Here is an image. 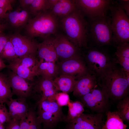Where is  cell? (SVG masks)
Instances as JSON below:
<instances>
[{
    "mask_svg": "<svg viewBox=\"0 0 129 129\" xmlns=\"http://www.w3.org/2000/svg\"><path fill=\"white\" fill-rule=\"evenodd\" d=\"M37 53L40 60L55 63L58 58L53 44V38L50 37L44 39L37 45Z\"/></svg>",
    "mask_w": 129,
    "mask_h": 129,
    "instance_id": "obj_19",
    "label": "cell"
},
{
    "mask_svg": "<svg viewBox=\"0 0 129 129\" xmlns=\"http://www.w3.org/2000/svg\"><path fill=\"white\" fill-rule=\"evenodd\" d=\"M113 4L110 10L111 13L113 42L116 46L129 42V18L117 3L115 5Z\"/></svg>",
    "mask_w": 129,
    "mask_h": 129,
    "instance_id": "obj_6",
    "label": "cell"
},
{
    "mask_svg": "<svg viewBox=\"0 0 129 129\" xmlns=\"http://www.w3.org/2000/svg\"><path fill=\"white\" fill-rule=\"evenodd\" d=\"M55 100L58 104L61 107L68 105L70 101L69 95L63 92H57L54 97Z\"/></svg>",
    "mask_w": 129,
    "mask_h": 129,
    "instance_id": "obj_31",
    "label": "cell"
},
{
    "mask_svg": "<svg viewBox=\"0 0 129 129\" xmlns=\"http://www.w3.org/2000/svg\"><path fill=\"white\" fill-rule=\"evenodd\" d=\"M67 106L68 113L64 120L69 123L79 116L85 111L84 106L81 102L70 101Z\"/></svg>",
    "mask_w": 129,
    "mask_h": 129,
    "instance_id": "obj_27",
    "label": "cell"
},
{
    "mask_svg": "<svg viewBox=\"0 0 129 129\" xmlns=\"http://www.w3.org/2000/svg\"><path fill=\"white\" fill-rule=\"evenodd\" d=\"M9 38L1 32H0V54Z\"/></svg>",
    "mask_w": 129,
    "mask_h": 129,
    "instance_id": "obj_38",
    "label": "cell"
},
{
    "mask_svg": "<svg viewBox=\"0 0 129 129\" xmlns=\"http://www.w3.org/2000/svg\"><path fill=\"white\" fill-rule=\"evenodd\" d=\"M3 124H2V123H0V126Z\"/></svg>",
    "mask_w": 129,
    "mask_h": 129,
    "instance_id": "obj_45",
    "label": "cell"
},
{
    "mask_svg": "<svg viewBox=\"0 0 129 129\" xmlns=\"http://www.w3.org/2000/svg\"><path fill=\"white\" fill-rule=\"evenodd\" d=\"M19 1L20 5L22 7L24 8L30 5L33 0H20Z\"/></svg>",
    "mask_w": 129,
    "mask_h": 129,
    "instance_id": "obj_39",
    "label": "cell"
},
{
    "mask_svg": "<svg viewBox=\"0 0 129 129\" xmlns=\"http://www.w3.org/2000/svg\"><path fill=\"white\" fill-rule=\"evenodd\" d=\"M117 3L118 5L125 12L127 15L129 16V0H118Z\"/></svg>",
    "mask_w": 129,
    "mask_h": 129,
    "instance_id": "obj_37",
    "label": "cell"
},
{
    "mask_svg": "<svg viewBox=\"0 0 129 129\" xmlns=\"http://www.w3.org/2000/svg\"><path fill=\"white\" fill-rule=\"evenodd\" d=\"M7 124L5 129H20L19 120L12 119Z\"/></svg>",
    "mask_w": 129,
    "mask_h": 129,
    "instance_id": "obj_35",
    "label": "cell"
},
{
    "mask_svg": "<svg viewBox=\"0 0 129 129\" xmlns=\"http://www.w3.org/2000/svg\"><path fill=\"white\" fill-rule=\"evenodd\" d=\"M104 122L103 114L83 113L69 123L68 127L73 129H102Z\"/></svg>",
    "mask_w": 129,
    "mask_h": 129,
    "instance_id": "obj_13",
    "label": "cell"
},
{
    "mask_svg": "<svg viewBox=\"0 0 129 129\" xmlns=\"http://www.w3.org/2000/svg\"><path fill=\"white\" fill-rule=\"evenodd\" d=\"M6 103L11 118L19 120L24 117L30 108L26 99L22 97H18L16 99L12 98Z\"/></svg>",
    "mask_w": 129,
    "mask_h": 129,
    "instance_id": "obj_18",
    "label": "cell"
},
{
    "mask_svg": "<svg viewBox=\"0 0 129 129\" xmlns=\"http://www.w3.org/2000/svg\"><path fill=\"white\" fill-rule=\"evenodd\" d=\"M19 11H16L8 13L7 18H8L10 22L13 25L19 27Z\"/></svg>",
    "mask_w": 129,
    "mask_h": 129,
    "instance_id": "obj_33",
    "label": "cell"
},
{
    "mask_svg": "<svg viewBox=\"0 0 129 129\" xmlns=\"http://www.w3.org/2000/svg\"><path fill=\"white\" fill-rule=\"evenodd\" d=\"M7 77L13 95L26 99L33 95V82H29L11 70Z\"/></svg>",
    "mask_w": 129,
    "mask_h": 129,
    "instance_id": "obj_15",
    "label": "cell"
},
{
    "mask_svg": "<svg viewBox=\"0 0 129 129\" xmlns=\"http://www.w3.org/2000/svg\"><path fill=\"white\" fill-rule=\"evenodd\" d=\"M0 57L3 59H5L10 62L18 57L13 45L9 38L0 54Z\"/></svg>",
    "mask_w": 129,
    "mask_h": 129,
    "instance_id": "obj_30",
    "label": "cell"
},
{
    "mask_svg": "<svg viewBox=\"0 0 129 129\" xmlns=\"http://www.w3.org/2000/svg\"><path fill=\"white\" fill-rule=\"evenodd\" d=\"M9 38L13 45L18 57L35 56L38 43L33 40L19 34L13 35Z\"/></svg>",
    "mask_w": 129,
    "mask_h": 129,
    "instance_id": "obj_14",
    "label": "cell"
},
{
    "mask_svg": "<svg viewBox=\"0 0 129 129\" xmlns=\"http://www.w3.org/2000/svg\"><path fill=\"white\" fill-rule=\"evenodd\" d=\"M30 6L31 12L35 15L50 9L48 0H33Z\"/></svg>",
    "mask_w": 129,
    "mask_h": 129,
    "instance_id": "obj_29",
    "label": "cell"
},
{
    "mask_svg": "<svg viewBox=\"0 0 129 129\" xmlns=\"http://www.w3.org/2000/svg\"><path fill=\"white\" fill-rule=\"evenodd\" d=\"M53 41L58 58L61 60L81 55L80 48L64 36L58 35Z\"/></svg>",
    "mask_w": 129,
    "mask_h": 129,
    "instance_id": "obj_12",
    "label": "cell"
},
{
    "mask_svg": "<svg viewBox=\"0 0 129 129\" xmlns=\"http://www.w3.org/2000/svg\"><path fill=\"white\" fill-rule=\"evenodd\" d=\"M76 8L75 0H59L50 11L56 16L62 17L70 13Z\"/></svg>",
    "mask_w": 129,
    "mask_h": 129,
    "instance_id": "obj_23",
    "label": "cell"
},
{
    "mask_svg": "<svg viewBox=\"0 0 129 129\" xmlns=\"http://www.w3.org/2000/svg\"><path fill=\"white\" fill-rule=\"evenodd\" d=\"M106 113V120L102 129H127V125L124 123L116 111H108Z\"/></svg>",
    "mask_w": 129,
    "mask_h": 129,
    "instance_id": "obj_25",
    "label": "cell"
},
{
    "mask_svg": "<svg viewBox=\"0 0 129 129\" xmlns=\"http://www.w3.org/2000/svg\"><path fill=\"white\" fill-rule=\"evenodd\" d=\"M8 13L0 8V18H7Z\"/></svg>",
    "mask_w": 129,
    "mask_h": 129,
    "instance_id": "obj_40",
    "label": "cell"
},
{
    "mask_svg": "<svg viewBox=\"0 0 129 129\" xmlns=\"http://www.w3.org/2000/svg\"><path fill=\"white\" fill-rule=\"evenodd\" d=\"M98 85L95 75L88 73L77 78L73 91V94L80 97L90 92Z\"/></svg>",
    "mask_w": 129,
    "mask_h": 129,
    "instance_id": "obj_16",
    "label": "cell"
},
{
    "mask_svg": "<svg viewBox=\"0 0 129 129\" xmlns=\"http://www.w3.org/2000/svg\"><path fill=\"white\" fill-rule=\"evenodd\" d=\"M74 0L76 8L89 19L106 15L114 3L109 0Z\"/></svg>",
    "mask_w": 129,
    "mask_h": 129,
    "instance_id": "obj_10",
    "label": "cell"
},
{
    "mask_svg": "<svg viewBox=\"0 0 129 129\" xmlns=\"http://www.w3.org/2000/svg\"><path fill=\"white\" fill-rule=\"evenodd\" d=\"M84 15L77 8L70 13L62 17L61 22L68 38L80 48L87 47V22Z\"/></svg>",
    "mask_w": 129,
    "mask_h": 129,
    "instance_id": "obj_2",
    "label": "cell"
},
{
    "mask_svg": "<svg viewBox=\"0 0 129 129\" xmlns=\"http://www.w3.org/2000/svg\"><path fill=\"white\" fill-rule=\"evenodd\" d=\"M28 17L27 12L23 10L19 12V25L20 26L24 24L27 20Z\"/></svg>",
    "mask_w": 129,
    "mask_h": 129,
    "instance_id": "obj_36",
    "label": "cell"
},
{
    "mask_svg": "<svg viewBox=\"0 0 129 129\" xmlns=\"http://www.w3.org/2000/svg\"><path fill=\"white\" fill-rule=\"evenodd\" d=\"M73 129L71 128H70L69 127H68V128H67V129Z\"/></svg>",
    "mask_w": 129,
    "mask_h": 129,
    "instance_id": "obj_44",
    "label": "cell"
},
{
    "mask_svg": "<svg viewBox=\"0 0 129 129\" xmlns=\"http://www.w3.org/2000/svg\"><path fill=\"white\" fill-rule=\"evenodd\" d=\"M77 77L67 75H61L58 76L53 80L57 90L67 93L73 91Z\"/></svg>",
    "mask_w": 129,
    "mask_h": 129,
    "instance_id": "obj_22",
    "label": "cell"
},
{
    "mask_svg": "<svg viewBox=\"0 0 129 129\" xmlns=\"http://www.w3.org/2000/svg\"><path fill=\"white\" fill-rule=\"evenodd\" d=\"M13 95L7 76L0 72V103H6Z\"/></svg>",
    "mask_w": 129,
    "mask_h": 129,
    "instance_id": "obj_26",
    "label": "cell"
},
{
    "mask_svg": "<svg viewBox=\"0 0 129 129\" xmlns=\"http://www.w3.org/2000/svg\"><path fill=\"white\" fill-rule=\"evenodd\" d=\"M5 25L0 24V32H1L2 31L5 27Z\"/></svg>",
    "mask_w": 129,
    "mask_h": 129,
    "instance_id": "obj_42",
    "label": "cell"
},
{
    "mask_svg": "<svg viewBox=\"0 0 129 129\" xmlns=\"http://www.w3.org/2000/svg\"><path fill=\"white\" fill-rule=\"evenodd\" d=\"M81 102L93 112L103 114L109 107V97L104 90L98 85L90 92L80 97Z\"/></svg>",
    "mask_w": 129,
    "mask_h": 129,
    "instance_id": "obj_9",
    "label": "cell"
},
{
    "mask_svg": "<svg viewBox=\"0 0 129 129\" xmlns=\"http://www.w3.org/2000/svg\"><path fill=\"white\" fill-rule=\"evenodd\" d=\"M39 61L35 56L18 57L7 65L11 70L27 81L32 82L37 76V68Z\"/></svg>",
    "mask_w": 129,
    "mask_h": 129,
    "instance_id": "obj_8",
    "label": "cell"
},
{
    "mask_svg": "<svg viewBox=\"0 0 129 129\" xmlns=\"http://www.w3.org/2000/svg\"><path fill=\"white\" fill-rule=\"evenodd\" d=\"M56 65L59 75H73L77 78L89 72L81 55L62 60Z\"/></svg>",
    "mask_w": 129,
    "mask_h": 129,
    "instance_id": "obj_11",
    "label": "cell"
},
{
    "mask_svg": "<svg viewBox=\"0 0 129 129\" xmlns=\"http://www.w3.org/2000/svg\"><path fill=\"white\" fill-rule=\"evenodd\" d=\"M7 67L3 59L0 57V70Z\"/></svg>",
    "mask_w": 129,
    "mask_h": 129,
    "instance_id": "obj_41",
    "label": "cell"
},
{
    "mask_svg": "<svg viewBox=\"0 0 129 129\" xmlns=\"http://www.w3.org/2000/svg\"><path fill=\"white\" fill-rule=\"evenodd\" d=\"M38 118L44 127L51 129L64 120L61 107L54 99H47L37 103Z\"/></svg>",
    "mask_w": 129,
    "mask_h": 129,
    "instance_id": "obj_7",
    "label": "cell"
},
{
    "mask_svg": "<svg viewBox=\"0 0 129 129\" xmlns=\"http://www.w3.org/2000/svg\"><path fill=\"white\" fill-rule=\"evenodd\" d=\"M58 27L56 16L50 11L38 13L29 20L26 30L31 37H40L44 39L54 34Z\"/></svg>",
    "mask_w": 129,
    "mask_h": 129,
    "instance_id": "obj_5",
    "label": "cell"
},
{
    "mask_svg": "<svg viewBox=\"0 0 129 129\" xmlns=\"http://www.w3.org/2000/svg\"><path fill=\"white\" fill-rule=\"evenodd\" d=\"M109 99L119 101L128 96L129 83L126 77L125 70L117 66L110 71L98 84Z\"/></svg>",
    "mask_w": 129,
    "mask_h": 129,
    "instance_id": "obj_3",
    "label": "cell"
},
{
    "mask_svg": "<svg viewBox=\"0 0 129 129\" xmlns=\"http://www.w3.org/2000/svg\"><path fill=\"white\" fill-rule=\"evenodd\" d=\"M37 76L44 79L53 80L58 75V70L55 63L40 60L37 68Z\"/></svg>",
    "mask_w": 129,
    "mask_h": 129,
    "instance_id": "obj_20",
    "label": "cell"
},
{
    "mask_svg": "<svg viewBox=\"0 0 129 129\" xmlns=\"http://www.w3.org/2000/svg\"><path fill=\"white\" fill-rule=\"evenodd\" d=\"M113 59L125 71L129 72V43H125L117 46Z\"/></svg>",
    "mask_w": 129,
    "mask_h": 129,
    "instance_id": "obj_21",
    "label": "cell"
},
{
    "mask_svg": "<svg viewBox=\"0 0 129 129\" xmlns=\"http://www.w3.org/2000/svg\"><path fill=\"white\" fill-rule=\"evenodd\" d=\"M20 129H41V124L33 108H30L24 117L20 120Z\"/></svg>",
    "mask_w": 129,
    "mask_h": 129,
    "instance_id": "obj_24",
    "label": "cell"
},
{
    "mask_svg": "<svg viewBox=\"0 0 129 129\" xmlns=\"http://www.w3.org/2000/svg\"><path fill=\"white\" fill-rule=\"evenodd\" d=\"M0 129H5V128L3 124L0 126Z\"/></svg>",
    "mask_w": 129,
    "mask_h": 129,
    "instance_id": "obj_43",
    "label": "cell"
},
{
    "mask_svg": "<svg viewBox=\"0 0 129 129\" xmlns=\"http://www.w3.org/2000/svg\"><path fill=\"white\" fill-rule=\"evenodd\" d=\"M87 22V36L94 47L101 48L113 42L111 18L106 15L89 19Z\"/></svg>",
    "mask_w": 129,
    "mask_h": 129,
    "instance_id": "obj_4",
    "label": "cell"
},
{
    "mask_svg": "<svg viewBox=\"0 0 129 129\" xmlns=\"http://www.w3.org/2000/svg\"><path fill=\"white\" fill-rule=\"evenodd\" d=\"M82 56L89 72L95 75L98 84L116 66L113 58L101 48L91 46L86 48Z\"/></svg>",
    "mask_w": 129,
    "mask_h": 129,
    "instance_id": "obj_1",
    "label": "cell"
},
{
    "mask_svg": "<svg viewBox=\"0 0 129 129\" xmlns=\"http://www.w3.org/2000/svg\"><path fill=\"white\" fill-rule=\"evenodd\" d=\"M11 119L5 105L0 103V123L2 124L5 123H8Z\"/></svg>",
    "mask_w": 129,
    "mask_h": 129,
    "instance_id": "obj_32",
    "label": "cell"
},
{
    "mask_svg": "<svg viewBox=\"0 0 129 129\" xmlns=\"http://www.w3.org/2000/svg\"><path fill=\"white\" fill-rule=\"evenodd\" d=\"M44 129H46V128H44Z\"/></svg>",
    "mask_w": 129,
    "mask_h": 129,
    "instance_id": "obj_46",
    "label": "cell"
},
{
    "mask_svg": "<svg viewBox=\"0 0 129 129\" xmlns=\"http://www.w3.org/2000/svg\"><path fill=\"white\" fill-rule=\"evenodd\" d=\"M15 0H0V8L5 12L12 9L11 4Z\"/></svg>",
    "mask_w": 129,
    "mask_h": 129,
    "instance_id": "obj_34",
    "label": "cell"
},
{
    "mask_svg": "<svg viewBox=\"0 0 129 129\" xmlns=\"http://www.w3.org/2000/svg\"><path fill=\"white\" fill-rule=\"evenodd\" d=\"M33 84L34 95L37 93L40 97L38 102L54 98L55 95L57 92L53 80L41 77L36 81H33Z\"/></svg>",
    "mask_w": 129,
    "mask_h": 129,
    "instance_id": "obj_17",
    "label": "cell"
},
{
    "mask_svg": "<svg viewBox=\"0 0 129 129\" xmlns=\"http://www.w3.org/2000/svg\"><path fill=\"white\" fill-rule=\"evenodd\" d=\"M117 106L118 112L123 122H129V97L127 96L118 101Z\"/></svg>",
    "mask_w": 129,
    "mask_h": 129,
    "instance_id": "obj_28",
    "label": "cell"
}]
</instances>
